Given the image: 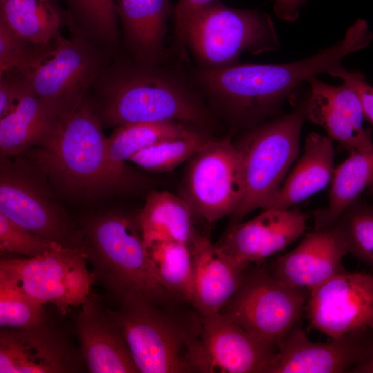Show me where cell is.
Listing matches in <instances>:
<instances>
[{"label": "cell", "mask_w": 373, "mask_h": 373, "mask_svg": "<svg viewBox=\"0 0 373 373\" xmlns=\"http://www.w3.org/2000/svg\"><path fill=\"white\" fill-rule=\"evenodd\" d=\"M358 38H344L314 55L283 64H238L220 68L197 67L190 73L204 98L236 126L246 130L280 116L284 102L312 77L330 76L343 59L360 50Z\"/></svg>", "instance_id": "obj_1"}, {"label": "cell", "mask_w": 373, "mask_h": 373, "mask_svg": "<svg viewBox=\"0 0 373 373\" xmlns=\"http://www.w3.org/2000/svg\"><path fill=\"white\" fill-rule=\"evenodd\" d=\"M133 59L104 68L93 86L102 102L97 110L108 126L178 122L201 128L215 118L191 74Z\"/></svg>", "instance_id": "obj_2"}, {"label": "cell", "mask_w": 373, "mask_h": 373, "mask_svg": "<svg viewBox=\"0 0 373 373\" xmlns=\"http://www.w3.org/2000/svg\"><path fill=\"white\" fill-rule=\"evenodd\" d=\"M106 138L98 113L86 97L60 115L36 146L33 162L69 194L86 198L114 192L106 169Z\"/></svg>", "instance_id": "obj_3"}, {"label": "cell", "mask_w": 373, "mask_h": 373, "mask_svg": "<svg viewBox=\"0 0 373 373\" xmlns=\"http://www.w3.org/2000/svg\"><path fill=\"white\" fill-rule=\"evenodd\" d=\"M82 227L86 238L82 249L93 265V277L119 302L178 301L157 279L136 217L108 213L85 220Z\"/></svg>", "instance_id": "obj_4"}, {"label": "cell", "mask_w": 373, "mask_h": 373, "mask_svg": "<svg viewBox=\"0 0 373 373\" xmlns=\"http://www.w3.org/2000/svg\"><path fill=\"white\" fill-rule=\"evenodd\" d=\"M307 99V96L289 113L246 130L234 143L241 160L245 193L231 215V225L257 209H267L274 200L298 154Z\"/></svg>", "instance_id": "obj_5"}, {"label": "cell", "mask_w": 373, "mask_h": 373, "mask_svg": "<svg viewBox=\"0 0 373 373\" xmlns=\"http://www.w3.org/2000/svg\"><path fill=\"white\" fill-rule=\"evenodd\" d=\"M184 46L194 57L197 67L220 68L239 64L245 52L260 55L277 51L280 41L268 13L215 1L200 8L189 18Z\"/></svg>", "instance_id": "obj_6"}, {"label": "cell", "mask_w": 373, "mask_h": 373, "mask_svg": "<svg viewBox=\"0 0 373 373\" xmlns=\"http://www.w3.org/2000/svg\"><path fill=\"white\" fill-rule=\"evenodd\" d=\"M108 309L125 337L133 361L142 373L193 372L189 349L198 329L189 330L162 304L144 298L119 302Z\"/></svg>", "instance_id": "obj_7"}, {"label": "cell", "mask_w": 373, "mask_h": 373, "mask_svg": "<svg viewBox=\"0 0 373 373\" xmlns=\"http://www.w3.org/2000/svg\"><path fill=\"white\" fill-rule=\"evenodd\" d=\"M102 53L80 34L39 46L18 74L37 96L64 112L81 102L103 70Z\"/></svg>", "instance_id": "obj_8"}, {"label": "cell", "mask_w": 373, "mask_h": 373, "mask_svg": "<svg viewBox=\"0 0 373 373\" xmlns=\"http://www.w3.org/2000/svg\"><path fill=\"white\" fill-rule=\"evenodd\" d=\"M80 247L56 245L44 254L2 259L0 285L15 289L64 314L82 305L90 295L94 277Z\"/></svg>", "instance_id": "obj_9"}, {"label": "cell", "mask_w": 373, "mask_h": 373, "mask_svg": "<svg viewBox=\"0 0 373 373\" xmlns=\"http://www.w3.org/2000/svg\"><path fill=\"white\" fill-rule=\"evenodd\" d=\"M249 266L238 290L220 313L278 346L298 323L308 291L285 284L260 265Z\"/></svg>", "instance_id": "obj_10"}, {"label": "cell", "mask_w": 373, "mask_h": 373, "mask_svg": "<svg viewBox=\"0 0 373 373\" xmlns=\"http://www.w3.org/2000/svg\"><path fill=\"white\" fill-rule=\"evenodd\" d=\"M181 197L209 223L232 215L245 193L241 160L229 137L209 140L188 161Z\"/></svg>", "instance_id": "obj_11"}, {"label": "cell", "mask_w": 373, "mask_h": 373, "mask_svg": "<svg viewBox=\"0 0 373 373\" xmlns=\"http://www.w3.org/2000/svg\"><path fill=\"white\" fill-rule=\"evenodd\" d=\"M277 350L219 312L201 316L189 359L193 372L266 373Z\"/></svg>", "instance_id": "obj_12"}, {"label": "cell", "mask_w": 373, "mask_h": 373, "mask_svg": "<svg viewBox=\"0 0 373 373\" xmlns=\"http://www.w3.org/2000/svg\"><path fill=\"white\" fill-rule=\"evenodd\" d=\"M0 213L32 233L64 246L82 248L69 220L52 202L44 186L19 164L1 158Z\"/></svg>", "instance_id": "obj_13"}, {"label": "cell", "mask_w": 373, "mask_h": 373, "mask_svg": "<svg viewBox=\"0 0 373 373\" xmlns=\"http://www.w3.org/2000/svg\"><path fill=\"white\" fill-rule=\"evenodd\" d=\"M310 326L332 338L373 329V274L342 271L309 291Z\"/></svg>", "instance_id": "obj_14"}, {"label": "cell", "mask_w": 373, "mask_h": 373, "mask_svg": "<svg viewBox=\"0 0 373 373\" xmlns=\"http://www.w3.org/2000/svg\"><path fill=\"white\" fill-rule=\"evenodd\" d=\"M371 330L363 329L316 343L297 323L278 344L266 373L349 372L361 358Z\"/></svg>", "instance_id": "obj_15"}, {"label": "cell", "mask_w": 373, "mask_h": 373, "mask_svg": "<svg viewBox=\"0 0 373 373\" xmlns=\"http://www.w3.org/2000/svg\"><path fill=\"white\" fill-rule=\"evenodd\" d=\"M80 360L66 337L44 323L1 329V373L75 372L80 370Z\"/></svg>", "instance_id": "obj_16"}, {"label": "cell", "mask_w": 373, "mask_h": 373, "mask_svg": "<svg viewBox=\"0 0 373 373\" xmlns=\"http://www.w3.org/2000/svg\"><path fill=\"white\" fill-rule=\"evenodd\" d=\"M307 216L296 209H267L247 221L231 225L216 245L235 260L260 265L298 240Z\"/></svg>", "instance_id": "obj_17"}, {"label": "cell", "mask_w": 373, "mask_h": 373, "mask_svg": "<svg viewBox=\"0 0 373 373\" xmlns=\"http://www.w3.org/2000/svg\"><path fill=\"white\" fill-rule=\"evenodd\" d=\"M307 82L309 86L306 119L321 126L332 140L350 153L365 151L373 146L371 131L365 128L361 99L347 82L332 85L316 76Z\"/></svg>", "instance_id": "obj_18"}, {"label": "cell", "mask_w": 373, "mask_h": 373, "mask_svg": "<svg viewBox=\"0 0 373 373\" xmlns=\"http://www.w3.org/2000/svg\"><path fill=\"white\" fill-rule=\"evenodd\" d=\"M189 247L193 258L190 305L200 316L219 313L238 290L250 265L235 260L197 231Z\"/></svg>", "instance_id": "obj_19"}, {"label": "cell", "mask_w": 373, "mask_h": 373, "mask_svg": "<svg viewBox=\"0 0 373 373\" xmlns=\"http://www.w3.org/2000/svg\"><path fill=\"white\" fill-rule=\"evenodd\" d=\"M346 254L333 227L315 229L293 250L277 257L269 271L285 284L309 292L343 271Z\"/></svg>", "instance_id": "obj_20"}, {"label": "cell", "mask_w": 373, "mask_h": 373, "mask_svg": "<svg viewBox=\"0 0 373 373\" xmlns=\"http://www.w3.org/2000/svg\"><path fill=\"white\" fill-rule=\"evenodd\" d=\"M77 321L80 356L92 373L140 372L119 326L91 296L81 305Z\"/></svg>", "instance_id": "obj_21"}, {"label": "cell", "mask_w": 373, "mask_h": 373, "mask_svg": "<svg viewBox=\"0 0 373 373\" xmlns=\"http://www.w3.org/2000/svg\"><path fill=\"white\" fill-rule=\"evenodd\" d=\"M116 7L124 43L133 59L161 64L165 56L169 0H117Z\"/></svg>", "instance_id": "obj_22"}, {"label": "cell", "mask_w": 373, "mask_h": 373, "mask_svg": "<svg viewBox=\"0 0 373 373\" xmlns=\"http://www.w3.org/2000/svg\"><path fill=\"white\" fill-rule=\"evenodd\" d=\"M334 157L332 140L329 136L316 132L308 134L303 154L267 209L293 208L322 191L332 180Z\"/></svg>", "instance_id": "obj_23"}, {"label": "cell", "mask_w": 373, "mask_h": 373, "mask_svg": "<svg viewBox=\"0 0 373 373\" xmlns=\"http://www.w3.org/2000/svg\"><path fill=\"white\" fill-rule=\"evenodd\" d=\"M62 113L37 96L23 83L15 106L0 118L1 157L17 155L39 146Z\"/></svg>", "instance_id": "obj_24"}, {"label": "cell", "mask_w": 373, "mask_h": 373, "mask_svg": "<svg viewBox=\"0 0 373 373\" xmlns=\"http://www.w3.org/2000/svg\"><path fill=\"white\" fill-rule=\"evenodd\" d=\"M193 126L183 122H164L115 127L106 144V173L114 192L131 182L126 164L134 154L157 141L183 134Z\"/></svg>", "instance_id": "obj_25"}, {"label": "cell", "mask_w": 373, "mask_h": 373, "mask_svg": "<svg viewBox=\"0 0 373 373\" xmlns=\"http://www.w3.org/2000/svg\"><path fill=\"white\" fill-rule=\"evenodd\" d=\"M193 214L186 200L165 191L151 192L136 216L144 241L175 240L189 245L195 229Z\"/></svg>", "instance_id": "obj_26"}, {"label": "cell", "mask_w": 373, "mask_h": 373, "mask_svg": "<svg viewBox=\"0 0 373 373\" xmlns=\"http://www.w3.org/2000/svg\"><path fill=\"white\" fill-rule=\"evenodd\" d=\"M373 181V146L350 153L334 169L325 209L315 214V229L331 228L341 213L359 198Z\"/></svg>", "instance_id": "obj_27"}, {"label": "cell", "mask_w": 373, "mask_h": 373, "mask_svg": "<svg viewBox=\"0 0 373 373\" xmlns=\"http://www.w3.org/2000/svg\"><path fill=\"white\" fill-rule=\"evenodd\" d=\"M64 16L55 0H0V21L35 45L60 35Z\"/></svg>", "instance_id": "obj_28"}, {"label": "cell", "mask_w": 373, "mask_h": 373, "mask_svg": "<svg viewBox=\"0 0 373 373\" xmlns=\"http://www.w3.org/2000/svg\"><path fill=\"white\" fill-rule=\"evenodd\" d=\"M144 242L160 284L175 300L190 304L193 258L189 245L168 238Z\"/></svg>", "instance_id": "obj_29"}, {"label": "cell", "mask_w": 373, "mask_h": 373, "mask_svg": "<svg viewBox=\"0 0 373 373\" xmlns=\"http://www.w3.org/2000/svg\"><path fill=\"white\" fill-rule=\"evenodd\" d=\"M202 130L195 126L183 134L157 141L134 154L129 162L151 172L171 171L211 139Z\"/></svg>", "instance_id": "obj_30"}, {"label": "cell", "mask_w": 373, "mask_h": 373, "mask_svg": "<svg viewBox=\"0 0 373 373\" xmlns=\"http://www.w3.org/2000/svg\"><path fill=\"white\" fill-rule=\"evenodd\" d=\"M68 19L79 34L112 45L117 41V12L114 0H64Z\"/></svg>", "instance_id": "obj_31"}, {"label": "cell", "mask_w": 373, "mask_h": 373, "mask_svg": "<svg viewBox=\"0 0 373 373\" xmlns=\"http://www.w3.org/2000/svg\"><path fill=\"white\" fill-rule=\"evenodd\" d=\"M332 227L342 240L347 253L373 268V204L357 199Z\"/></svg>", "instance_id": "obj_32"}, {"label": "cell", "mask_w": 373, "mask_h": 373, "mask_svg": "<svg viewBox=\"0 0 373 373\" xmlns=\"http://www.w3.org/2000/svg\"><path fill=\"white\" fill-rule=\"evenodd\" d=\"M44 304L15 289L0 285L1 328L29 329L44 323Z\"/></svg>", "instance_id": "obj_33"}, {"label": "cell", "mask_w": 373, "mask_h": 373, "mask_svg": "<svg viewBox=\"0 0 373 373\" xmlns=\"http://www.w3.org/2000/svg\"><path fill=\"white\" fill-rule=\"evenodd\" d=\"M58 243L39 236L0 213V249L34 257L45 254Z\"/></svg>", "instance_id": "obj_34"}, {"label": "cell", "mask_w": 373, "mask_h": 373, "mask_svg": "<svg viewBox=\"0 0 373 373\" xmlns=\"http://www.w3.org/2000/svg\"><path fill=\"white\" fill-rule=\"evenodd\" d=\"M39 46L21 38L0 21V75L20 73Z\"/></svg>", "instance_id": "obj_35"}, {"label": "cell", "mask_w": 373, "mask_h": 373, "mask_svg": "<svg viewBox=\"0 0 373 373\" xmlns=\"http://www.w3.org/2000/svg\"><path fill=\"white\" fill-rule=\"evenodd\" d=\"M332 77L342 79L356 92L362 104L365 119L373 127V86L368 83L361 72L347 70L343 66Z\"/></svg>", "instance_id": "obj_36"}, {"label": "cell", "mask_w": 373, "mask_h": 373, "mask_svg": "<svg viewBox=\"0 0 373 373\" xmlns=\"http://www.w3.org/2000/svg\"><path fill=\"white\" fill-rule=\"evenodd\" d=\"M219 0H178L175 8L173 49L176 53H185L184 32L186 22L191 15L200 8Z\"/></svg>", "instance_id": "obj_37"}, {"label": "cell", "mask_w": 373, "mask_h": 373, "mask_svg": "<svg viewBox=\"0 0 373 373\" xmlns=\"http://www.w3.org/2000/svg\"><path fill=\"white\" fill-rule=\"evenodd\" d=\"M23 82L17 73H8L0 75V118L6 115L15 106Z\"/></svg>", "instance_id": "obj_38"}, {"label": "cell", "mask_w": 373, "mask_h": 373, "mask_svg": "<svg viewBox=\"0 0 373 373\" xmlns=\"http://www.w3.org/2000/svg\"><path fill=\"white\" fill-rule=\"evenodd\" d=\"M273 10L280 19L287 22L296 21L307 0H272Z\"/></svg>", "instance_id": "obj_39"}, {"label": "cell", "mask_w": 373, "mask_h": 373, "mask_svg": "<svg viewBox=\"0 0 373 373\" xmlns=\"http://www.w3.org/2000/svg\"><path fill=\"white\" fill-rule=\"evenodd\" d=\"M349 372L373 373V329L370 331L361 358Z\"/></svg>", "instance_id": "obj_40"}, {"label": "cell", "mask_w": 373, "mask_h": 373, "mask_svg": "<svg viewBox=\"0 0 373 373\" xmlns=\"http://www.w3.org/2000/svg\"><path fill=\"white\" fill-rule=\"evenodd\" d=\"M367 189H368V191L370 195L372 196L373 199V181L372 182V183L370 184V185L368 186Z\"/></svg>", "instance_id": "obj_41"}]
</instances>
